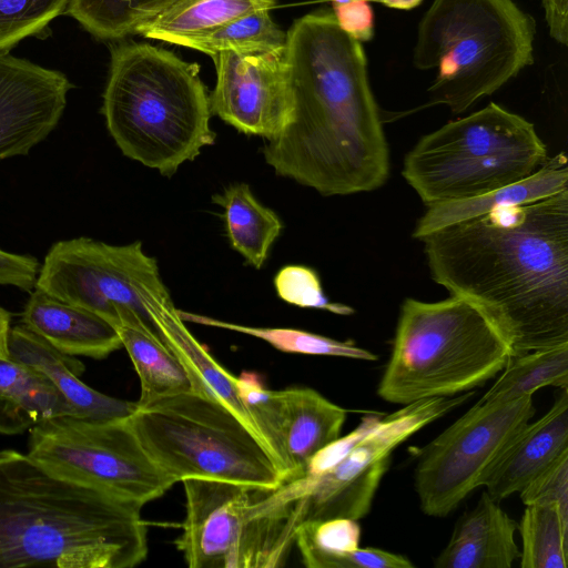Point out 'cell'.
Instances as JSON below:
<instances>
[{"mask_svg": "<svg viewBox=\"0 0 568 568\" xmlns=\"http://www.w3.org/2000/svg\"><path fill=\"white\" fill-rule=\"evenodd\" d=\"M420 241L433 280L477 305L514 356L568 343V189Z\"/></svg>", "mask_w": 568, "mask_h": 568, "instance_id": "obj_1", "label": "cell"}, {"mask_svg": "<svg viewBox=\"0 0 568 568\" xmlns=\"http://www.w3.org/2000/svg\"><path fill=\"white\" fill-rule=\"evenodd\" d=\"M292 113L262 153L274 172L324 196L379 189L389 149L362 43L322 8L286 32Z\"/></svg>", "mask_w": 568, "mask_h": 568, "instance_id": "obj_2", "label": "cell"}, {"mask_svg": "<svg viewBox=\"0 0 568 568\" xmlns=\"http://www.w3.org/2000/svg\"><path fill=\"white\" fill-rule=\"evenodd\" d=\"M140 506L0 452V568H132L148 555Z\"/></svg>", "mask_w": 568, "mask_h": 568, "instance_id": "obj_3", "label": "cell"}, {"mask_svg": "<svg viewBox=\"0 0 568 568\" xmlns=\"http://www.w3.org/2000/svg\"><path fill=\"white\" fill-rule=\"evenodd\" d=\"M101 111L122 154L164 176L216 140L199 64L149 43L112 49Z\"/></svg>", "mask_w": 568, "mask_h": 568, "instance_id": "obj_4", "label": "cell"}, {"mask_svg": "<svg viewBox=\"0 0 568 568\" xmlns=\"http://www.w3.org/2000/svg\"><path fill=\"white\" fill-rule=\"evenodd\" d=\"M536 21L514 0H433L418 23L413 62L437 70L429 104L454 114L534 63Z\"/></svg>", "mask_w": 568, "mask_h": 568, "instance_id": "obj_5", "label": "cell"}, {"mask_svg": "<svg viewBox=\"0 0 568 568\" xmlns=\"http://www.w3.org/2000/svg\"><path fill=\"white\" fill-rule=\"evenodd\" d=\"M513 356L504 335L473 302L456 295L439 302L407 297L377 393L399 405L454 396L484 385Z\"/></svg>", "mask_w": 568, "mask_h": 568, "instance_id": "obj_6", "label": "cell"}, {"mask_svg": "<svg viewBox=\"0 0 568 568\" xmlns=\"http://www.w3.org/2000/svg\"><path fill=\"white\" fill-rule=\"evenodd\" d=\"M547 159L535 125L490 102L424 135L406 154L402 173L430 206L517 183Z\"/></svg>", "mask_w": 568, "mask_h": 568, "instance_id": "obj_7", "label": "cell"}, {"mask_svg": "<svg viewBox=\"0 0 568 568\" xmlns=\"http://www.w3.org/2000/svg\"><path fill=\"white\" fill-rule=\"evenodd\" d=\"M129 422L146 453L175 484L205 478L271 490L283 483L261 439L206 394L190 390L138 404Z\"/></svg>", "mask_w": 568, "mask_h": 568, "instance_id": "obj_8", "label": "cell"}, {"mask_svg": "<svg viewBox=\"0 0 568 568\" xmlns=\"http://www.w3.org/2000/svg\"><path fill=\"white\" fill-rule=\"evenodd\" d=\"M34 287L100 315L114 327L131 326L160 341L162 326L179 315L156 260L140 241L113 245L81 236L55 242Z\"/></svg>", "mask_w": 568, "mask_h": 568, "instance_id": "obj_9", "label": "cell"}, {"mask_svg": "<svg viewBox=\"0 0 568 568\" xmlns=\"http://www.w3.org/2000/svg\"><path fill=\"white\" fill-rule=\"evenodd\" d=\"M185 518L175 546L190 568H270L284 564L295 540L290 508L258 498L260 489L189 478Z\"/></svg>", "mask_w": 568, "mask_h": 568, "instance_id": "obj_10", "label": "cell"}, {"mask_svg": "<svg viewBox=\"0 0 568 568\" xmlns=\"http://www.w3.org/2000/svg\"><path fill=\"white\" fill-rule=\"evenodd\" d=\"M432 397L388 414H371L346 436L342 457L318 476L300 475L284 483L300 526L332 518L358 520L371 510L374 496L390 465L392 453L413 434L471 397Z\"/></svg>", "mask_w": 568, "mask_h": 568, "instance_id": "obj_11", "label": "cell"}, {"mask_svg": "<svg viewBox=\"0 0 568 568\" xmlns=\"http://www.w3.org/2000/svg\"><path fill=\"white\" fill-rule=\"evenodd\" d=\"M28 454L64 478L140 507L175 484L146 453L129 417L43 420L31 428Z\"/></svg>", "mask_w": 568, "mask_h": 568, "instance_id": "obj_12", "label": "cell"}, {"mask_svg": "<svg viewBox=\"0 0 568 568\" xmlns=\"http://www.w3.org/2000/svg\"><path fill=\"white\" fill-rule=\"evenodd\" d=\"M535 415L532 395L477 402L422 450L415 490L424 514L445 517L477 487Z\"/></svg>", "mask_w": 568, "mask_h": 568, "instance_id": "obj_13", "label": "cell"}, {"mask_svg": "<svg viewBox=\"0 0 568 568\" xmlns=\"http://www.w3.org/2000/svg\"><path fill=\"white\" fill-rule=\"evenodd\" d=\"M235 385L283 481L300 476L312 456L341 436L346 410L313 388L271 390L246 371Z\"/></svg>", "mask_w": 568, "mask_h": 568, "instance_id": "obj_14", "label": "cell"}, {"mask_svg": "<svg viewBox=\"0 0 568 568\" xmlns=\"http://www.w3.org/2000/svg\"><path fill=\"white\" fill-rule=\"evenodd\" d=\"M216 81L209 93L212 115L247 135L271 140L290 121L292 92L285 47L225 51L212 58Z\"/></svg>", "mask_w": 568, "mask_h": 568, "instance_id": "obj_15", "label": "cell"}, {"mask_svg": "<svg viewBox=\"0 0 568 568\" xmlns=\"http://www.w3.org/2000/svg\"><path fill=\"white\" fill-rule=\"evenodd\" d=\"M70 89L63 73L0 53V160L27 155L53 131Z\"/></svg>", "mask_w": 568, "mask_h": 568, "instance_id": "obj_16", "label": "cell"}, {"mask_svg": "<svg viewBox=\"0 0 568 568\" xmlns=\"http://www.w3.org/2000/svg\"><path fill=\"white\" fill-rule=\"evenodd\" d=\"M568 452V389L539 419L528 423L506 448L485 487L498 503L519 493Z\"/></svg>", "mask_w": 568, "mask_h": 568, "instance_id": "obj_17", "label": "cell"}, {"mask_svg": "<svg viewBox=\"0 0 568 568\" xmlns=\"http://www.w3.org/2000/svg\"><path fill=\"white\" fill-rule=\"evenodd\" d=\"M8 351L9 357L43 374L73 407L77 418H126L138 406L136 402L110 397L85 385L78 377L84 369L81 362L59 352L23 324L10 328Z\"/></svg>", "mask_w": 568, "mask_h": 568, "instance_id": "obj_18", "label": "cell"}, {"mask_svg": "<svg viewBox=\"0 0 568 568\" xmlns=\"http://www.w3.org/2000/svg\"><path fill=\"white\" fill-rule=\"evenodd\" d=\"M21 320L27 328L70 356L104 358L122 347L120 335L110 322L36 287Z\"/></svg>", "mask_w": 568, "mask_h": 568, "instance_id": "obj_19", "label": "cell"}, {"mask_svg": "<svg viewBox=\"0 0 568 568\" xmlns=\"http://www.w3.org/2000/svg\"><path fill=\"white\" fill-rule=\"evenodd\" d=\"M517 523L486 491L457 521L436 558V568H510L519 558L515 541Z\"/></svg>", "mask_w": 568, "mask_h": 568, "instance_id": "obj_20", "label": "cell"}, {"mask_svg": "<svg viewBox=\"0 0 568 568\" xmlns=\"http://www.w3.org/2000/svg\"><path fill=\"white\" fill-rule=\"evenodd\" d=\"M568 164L564 152L542 164L535 173L508 186L475 197L434 204L417 221L413 237L422 240L445 226L456 224L496 207L535 202L568 189Z\"/></svg>", "mask_w": 568, "mask_h": 568, "instance_id": "obj_21", "label": "cell"}, {"mask_svg": "<svg viewBox=\"0 0 568 568\" xmlns=\"http://www.w3.org/2000/svg\"><path fill=\"white\" fill-rule=\"evenodd\" d=\"M357 520L332 518L303 523L295 540L308 568H413L405 556L378 548H359Z\"/></svg>", "mask_w": 568, "mask_h": 568, "instance_id": "obj_22", "label": "cell"}, {"mask_svg": "<svg viewBox=\"0 0 568 568\" xmlns=\"http://www.w3.org/2000/svg\"><path fill=\"white\" fill-rule=\"evenodd\" d=\"M73 407L39 371L11 357L0 358V434L14 435Z\"/></svg>", "mask_w": 568, "mask_h": 568, "instance_id": "obj_23", "label": "cell"}, {"mask_svg": "<svg viewBox=\"0 0 568 568\" xmlns=\"http://www.w3.org/2000/svg\"><path fill=\"white\" fill-rule=\"evenodd\" d=\"M212 202L223 209L230 244L244 261L256 270L263 267L270 250L284 224L280 216L263 205L244 182L232 183Z\"/></svg>", "mask_w": 568, "mask_h": 568, "instance_id": "obj_24", "label": "cell"}, {"mask_svg": "<svg viewBox=\"0 0 568 568\" xmlns=\"http://www.w3.org/2000/svg\"><path fill=\"white\" fill-rule=\"evenodd\" d=\"M275 0H180L136 31L146 39L175 44L258 10H272Z\"/></svg>", "mask_w": 568, "mask_h": 568, "instance_id": "obj_25", "label": "cell"}, {"mask_svg": "<svg viewBox=\"0 0 568 568\" xmlns=\"http://www.w3.org/2000/svg\"><path fill=\"white\" fill-rule=\"evenodd\" d=\"M115 328L140 379L139 405L193 390L187 371L164 343L131 326L120 325Z\"/></svg>", "mask_w": 568, "mask_h": 568, "instance_id": "obj_26", "label": "cell"}, {"mask_svg": "<svg viewBox=\"0 0 568 568\" xmlns=\"http://www.w3.org/2000/svg\"><path fill=\"white\" fill-rule=\"evenodd\" d=\"M501 372L479 402H507L545 386L568 389V343L513 356Z\"/></svg>", "mask_w": 568, "mask_h": 568, "instance_id": "obj_27", "label": "cell"}, {"mask_svg": "<svg viewBox=\"0 0 568 568\" xmlns=\"http://www.w3.org/2000/svg\"><path fill=\"white\" fill-rule=\"evenodd\" d=\"M180 0H70L67 11L92 36L118 40L135 34Z\"/></svg>", "mask_w": 568, "mask_h": 568, "instance_id": "obj_28", "label": "cell"}, {"mask_svg": "<svg viewBox=\"0 0 568 568\" xmlns=\"http://www.w3.org/2000/svg\"><path fill=\"white\" fill-rule=\"evenodd\" d=\"M517 529L521 568H567L568 519L556 504L527 505Z\"/></svg>", "mask_w": 568, "mask_h": 568, "instance_id": "obj_29", "label": "cell"}, {"mask_svg": "<svg viewBox=\"0 0 568 568\" xmlns=\"http://www.w3.org/2000/svg\"><path fill=\"white\" fill-rule=\"evenodd\" d=\"M286 33L274 22L271 10H258L216 29L179 40L175 45L211 58L225 51L254 52L285 47Z\"/></svg>", "mask_w": 568, "mask_h": 568, "instance_id": "obj_30", "label": "cell"}, {"mask_svg": "<svg viewBox=\"0 0 568 568\" xmlns=\"http://www.w3.org/2000/svg\"><path fill=\"white\" fill-rule=\"evenodd\" d=\"M179 313L184 322H192L195 324L250 335L265 341L274 348L284 353L336 356L362 361L377 359V355L355 345L352 342H341L302 329L284 327H254L229 323L181 310H179Z\"/></svg>", "mask_w": 568, "mask_h": 568, "instance_id": "obj_31", "label": "cell"}, {"mask_svg": "<svg viewBox=\"0 0 568 568\" xmlns=\"http://www.w3.org/2000/svg\"><path fill=\"white\" fill-rule=\"evenodd\" d=\"M70 0H0V52L41 32Z\"/></svg>", "mask_w": 568, "mask_h": 568, "instance_id": "obj_32", "label": "cell"}, {"mask_svg": "<svg viewBox=\"0 0 568 568\" xmlns=\"http://www.w3.org/2000/svg\"><path fill=\"white\" fill-rule=\"evenodd\" d=\"M274 287L281 300L298 307L325 310L338 315L354 313L347 305L329 302L317 273L305 265L282 267L274 277Z\"/></svg>", "mask_w": 568, "mask_h": 568, "instance_id": "obj_33", "label": "cell"}, {"mask_svg": "<svg viewBox=\"0 0 568 568\" xmlns=\"http://www.w3.org/2000/svg\"><path fill=\"white\" fill-rule=\"evenodd\" d=\"M525 506L556 504L568 519V452L519 491Z\"/></svg>", "mask_w": 568, "mask_h": 568, "instance_id": "obj_34", "label": "cell"}, {"mask_svg": "<svg viewBox=\"0 0 568 568\" xmlns=\"http://www.w3.org/2000/svg\"><path fill=\"white\" fill-rule=\"evenodd\" d=\"M337 26L358 42L374 37L375 14L368 0H331Z\"/></svg>", "mask_w": 568, "mask_h": 568, "instance_id": "obj_35", "label": "cell"}, {"mask_svg": "<svg viewBox=\"0 0 568 568\" xmlns=\"http://www.w3.org/2000/svg\"><path fill=\"white\" fill-rule=\"evenodd\" d=\"M39 268L38 260L33 256L0 248V285L31 292L34 288Z\"/></svg>", "mask_w": 568, "mask_h": 568, "instance_id": "obj_36", "label": "cell"}, {"mask_svg": "<svg viewBox=\"0 0 568 568\" xmlns=\"http://www.w3.org/2000/svg\"><path fill=\"white\" fill-rule=\"evenodd\" d=\"M549 36L559 44L568 43V0H541Z\"/></svg>", "mask_w": 568, "mask_h": 568, "instance_id": "obj_37", "label": "cell"}, {"mask_svg": "<svg viewBox=\"0 0 568 568\" xmlns=\"http://www.w3.org/2000/svg\"><path fill=\"white\" fill-rule=\"evenodd\" d=\"M11 314L0 306V358H8V338L10 333Z\"/></svg>", "mask_w": 568, "mask_h": 568, "instance_id": "obj_38", "label": "cell"}, {"mask_svg": "<svg viewBox=\"0 0 568 568\" xmlns=\"http://www.w3.org/2000/svg\"><path fill=\"white\" fill-rule=\"evenodd\" d=\"M382 4H384L387 8L395 9V10H404L409 11L423 2V0H378Z\"/></svg>", "mask_w": 568, "mask_h": 568, "instance_id": "obj_39", "label": "cell"}]
</instances>
